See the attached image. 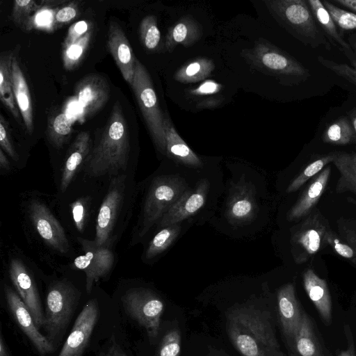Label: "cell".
I'll list each match as a JSON object with an SVG mask.
<instances>
[{"instance_id":"cell-1","label":"cell","mask_w":356,"mask_h":356,"mask_svg":"<svg viewBox=\"0 0 356 356\" xmlns=\"http://www.w3.org/2000/svg\"><path fill=\"white\" fill-rule=\"evenodd\" d=\"M225 324L229 339L241 356H286L268 310L237 305L226 312Z\"/></svg>"},{"instance_id":"cell-2","label":"cell","mask_w":356,"mask_h":356,"mask_svg":"<svg viewBox=\"0 0 356 356\" xmlns=\"http://www.w3.org/2000/svg\"><path fill=\"white\" fill-rule=\"evenodd\" d=\"M131 145L129 129L118 102L85 161L82 170L89 177H113L129 174Z\"/></svg>"},{"instance_id":"cell-3","label":"cell","mask_w":356,"mask_h":356,"mask_svg":"<svg viewBox=\"0 0 356 356\" xmlns=\"http://www.w3.org/2000/svg\"><path fill=\"white\" fill-rule=\"evenodd\" d=\"M264 3L276 21L304 45L331 50L332 46L320 29L307 1L267 0Z\"/></svg>"},{"instance_id":"cell-4","label":"cell","mask_w":356,"mask_h":356,"mask_svg":"<svg viewBox=\"0 0 356 356\" xmlns=\"http://www.w3.org/2000/svg\"><path fill=\"white\" fill-rule=\"evenodd\" d=\"M241 56L253 68L277 78L282 84L296 86L311 77L310 71L295 58L264 40L244 49Z\"/></svg>"},{"instance_id":"cell-5","label":"cell","mask_w":356,"mask_h":356,"mask_svg":"<svg viewBox=\"0 0 356 356\" xmlns=\"http://www.w3.org/2000/svg\"><path fill=\"white\" fill-rule=\"evenodd\" d=\"M130 175L131 172L111 179L96 219L94 241L98 246L111 247L122 229V218L131 203Z\"/></svg>"},{"instance_id":"cell-6","label":"cell","mask_w":356,"mask_h":356,"mask_svg":"<svg viewBox=\"0 0 356 356\" xmlns=\"http://www.w3.org/2000/svg\"><path fill=\"white\" fill-rule=\"evenodd\" d=\"M188 188L185 179L179 176L155 177L146 195L132 243L143 237L153 225L157 224Z\"/></svg>"},{"instance_id":"cell-7","label":"cell","mask_w":356,"mask_h":356,"mask_svg":"<svg viewBox=\"0 0 356 356\" xmlns=\"http://www.w3.org/2000/svg\"><path fill=\"white\" fill-rule=\"evenodd\" d=\"M80 293L69 281L56 280L49 286L43 328L47 339L54 345L68 325Z\"/></svg>"},{"instance_id":"cell-8","label":"cell","mask_w":356,"mask_h":356,"mask_svg":"<svg viewBox=\"0 0 356 356\" xmlns=\"http://www.w3.org/2000/svg\"><path fill=\"white\" fill-rule=\"evenodd\" d=\"M25 214L28 225L44 247L59 255H67L71 247L65 229L44 200L31 197Z\"/></svg>"},{"instance_id":"cell-9","label":"cell","mask_w":356,"mask_h":356,"mask_svg":"<svg viewBox=\"0 0 356 356\" xmlns=\"http://www.w3.org/2000/svg\"><path fill=\"white\" fill-rule=\"evenodd\" d=\"M157 149L165 154L164 113L161 112L150 76L145 66L136 60L131 85Z\"/></svg>"},{"instance_id":"cell-10","label":"cell","mask_w":356,"mask_h":356,"mask_svg":"<svg viewBox=\"0 0 356 356\" xmlns=\"http://www.w3.org/2000/svg\"><path fill=\"white\" fill-rule=\"evenodd\" d=\"M330 226L325 216L314 208L291 229V253L296 264L308 261L326 247L325 236Z\"/></svg>"},{"instance_id":"cell-11","label":"cell","mask_w":356,"mask_h":356,"mask_svg":"<svg viewBox=\"0 0 356 356\" xmlns=\"http://www.w3.org/2000/svg\"><path fill=\"white\" fill-rule=\"evenodd\" d=\"M122 302L127 314L145 328L150 340H155L165 309L160 296L149 289L131 288L123 295Z\"/></svg>"},{"instance_id":"cell-12","label":"cell","mask_w":356,"mask_h":356,"mask_svg":"<svg viewBox=\"0 0 356 356\" xmlns=\"http://www.w3.org/2000/svg\"><path fill=\"white\" fill-rule=\"evenodd\" d=\"M77 240L84 254L74 259L72 266L85 273L86 291L90 293L94 283L111 272L114 264V254L111 247L98 246L94 240L81 237Z\"/></svg>"},{"instance_id":"cell-13","label":"cell","mask_w":356,"mask_h":356,"mask_svg":"<svg viewBox=\"0 0 356 356\" xmlns=\"http://www.w3.org/2000/svg\"><path fill=\"white\" fill-rule=\"evenodd\" d=\"M8 274L15 291L30 311L38 329L43 328L44 314L33 274L25 261L19 257H11Z\"/></svg>"},{"instance_id":"cell-14","label":"cell","mask_w":356,"mask_h":356,"mask_svg":"<svg viewBox=\"0 0 356 356\" xmlns=\"http://www.w3.org/2000/svg\"><path fill=\"white\" fill-rule=\"evenodd\" d=\"M8 307L19 327L41 355L54 352V345L40 332L26 305L10 286L4 285Z\"/></svg>"},{"instance_id":"cell-15","label":"cell","mask_w":356,"mask_h":356,"mask_svg":"<svg viewBox=\"0 0 356 356\" xmlns=\"http://www.w3.org/2000/svg\"><path fill=\"white\" fill-rule=\"evenodd\" d=\"M99 315L97 299L89 300L77 316L58 356H82L95 329Z\"/></svg>"},{"instance_id":"cell-16","label":"cell","mask_w":356,"mask_h":356,"mask_svg":"<svg viewBox=\"0 0 356 356\" xmlns=\"http://www.w3.org/2000/svg\"><path fill=\"white\" fill-rule=\"evenodd\" d=\"M277 301L282 333L289 350L292 348L304 313L296 297L293 283H287L280 288Z\"/></svg>"},{"instance_id":"cell-17","label":"cell","mask_w":356,"mask_h":356,"mask_svg":"<svg viewBox=\"0 0 356 356\" xmlns=\"http://www.w3.org/2000/svg\"><path fill=\"white\" fill-rule=\"evenodd\" d=\"M209 189V181L200 179L195 188H188L172 207L160 219L157 227H164L179 223L195 214L204 204Z\"/></svg>"},{"instance_id":"cell-18","label":"cell","mask_w":356,"mask_h":356,"mask_svg":"<svg viewBox=\"0 0 356 356\" xmlns=\"http://www.w3.org/2000/svg\"><path fill=\"white\" fill-rule=\"evenodd\" d=\"M257 206L252 186L244 180L233 186L227 201L226 216L234 224L248 222L254 219Z\"/></svg>"},{"instance_id":"cell-19","label":"cell","mask_w":356,"mask_h":356,"mask_svg":"<svg viewBox=\"0 0 356 356\" xmlns=\"http://www.w3.org/2000/svg\"><path fill=\"white\" fill-rule=\"evenodd\" d=\"M108 47L124 80L131 85L136 59L124 31L115 22H111L108 31Z\"/></svg>"},{"instance_id":"cell-20","label":"cell","mask_w":356,"mask_h":356,"mask_svg":"<svg viewBox=\"0 0 356 356\" xmlns=\"http://www.w3.org/2000/svg\"><path fill=\"white\" fill-rule=\"evenodd\" d=\"M330 174L331 166L328 165L313 178L287 213L289 221L301 220L311 213L324 193Z\"/></svg>"},{"instance_id":"cell-21","label":"cell","mask_w":356,"mask_h":356,"mask_svg":"<svg viewBox=\"0 0 356 356\" xmlns=\"http://www.w3.org/2000/svg\"><path fill=\"white\" fill-rule=\"evenodd\" d=\"M304 289L316 307L323 323L328 326L332 320V304L328 284L313 269L307 268L302 274Z\"/></svg>"},{"instance_id":"cell-22","label":"cell","mask_w":356,"mask_h":356,"mask_svg":"<svg viewBox=\"0 0 356 356\" xmlns=\"http://www.w3.org/2000/svg\"><path fill=\"white\" fill-rule=\"evenodd\" d=\"M91 149L92 145L89 132H80L70 147L62 168L59 184L60 193L65 192L78 171L82 169Z\"/></svg>"},{"instance_id":"cell-23","label":"cell","mask_w":356,"mask_h":356,"mask_svg":"<svg viewBox=\"0 0 356 356\" xmlns=\"http://www.w3.org/2000/svg\"><path fill=\"white\" fill-rule=\"evenodd\" d=\"M108 86L101 76L92 74L83 79L76 88V97L83 114L99 110L107 101Z\"/></svg>"},{"instance_id":"cell-24","label":"cell","mask_w":356,"mask_h":356,"mask_svg":"<svg viewBox=\"0 0 356 356\" xmlns=\"http://www.w3.org/2000/svg\"><path fill=\"white\" fill-rule=\"evenodd\" d=\"M293 352L298 356H328L312 318L304 312L302 321L293 340Z\"/></svg>"},{"instance_id":"cell-25","label":"cell","mask_w":356,"mask_h":356,"mask_svg":"<svg viewBox=\"0 0 356 356\" xmlns=\"http://www.w3.org/2000/svg\"><path fill=\"white\" fill-rule=\"evenodd\" d=\"M164 130L165 154L168 157L188 167L197 168L202 166L200 159L177 132L168 113H164Z\"/></svg>"},{"instance_id":"cell-26","label":"cell","mask_w":356,"mask_h":356,"mask_svg":"<svg viewBox=\"0 0 356 356\" xmlns=\"http://www.w3.org/2000/svg\"><path fill=\"white\" fill-rule=\"evenodd\" d=\"M314 18L327 40L331 44L342 51L349 59L354 57L353 51L342 32L329 12L319 0H307Z\"/></svg>"},{"instance_id":"cell-27","label":"cell","mask_w":356,"mask_h":356,"mask_svg":"<svg viewBox=\"0 0 356 356\" xmlns=\"http://www.w3.org/2000/svg\"><path fill=\"white\" fill-rule=\"evenodd\" d=\"M10 70L16 104L22 116L27 131L31 134L33 131V115L29 89L24 73L15 56H12Z\"/></svg>"},{"instance_id":"cell-28","label":"cell","mask_w":356,"mask_h":356,"mask_svg":"<svg viewBox=\"0 0 356 356\" xmlns=\"http://www.w3.org/2000/svg\"><path fill=\"white\" fill-rule=\"evenodd\" d=\"M200 24L191 16H184L168 29L165 47L172 51L179 44L188 47L197 42L202 35Z\"/></svg>"},{"instance_id":"cell-29","label":"cell","mask_w":356,"mask_h":356,"mask_svg":"<svg viewBox=\"0 0 356 356\" xmlns=\"http://www.w3.org/2000/svg\"><path fill=\"white\" fill-rule=\"evenodd\" d=\"M332 163L339 175L336 193H350L356 196V152L336 151Z\"/></svg>"},{"instance_id":"cell-30","label":"cell","mask_w":356,"mask_h":356,"mask_svg":"<svg viewBox=\"0 0 356 356\" xmlns=\"http://www.w3.org/2000/svg\"><path fill=\"white\" fill-rule=\"evenodd\" d=\"M321 140L324 143L337 146L356 144V135L348 115H341L327 124Z\"/></svg>"},{"instance_id":"cell-31","label":"cell","mask_w":356,"mask_h":356,"mask_svg":"<svg viewBox=\"0 0 356 356\" xmlns=\"http://www.w3.org/2000/svg\"><path fill=\"white\" fill-rule=\"evenodd\" d=\"M215 69L212 60L200 57L182 65L174 74V79L181 83H193L209 76Z\"/></svg>"},{"instance_id":"cell-32","label":"cell","mask_w":356,"mask_h":356,"mask_svg":"<svg viewBox=\"0 0 356 356\" xmlns=\"http://www.w3.org/2000/svg\"><path fill=\"white\" fill-rule=\"evenodd\" d=\"M13 55H1L0 59V97L3 104L17 120L19 119V111L14 97L10 75V61Z\"/></svg>"},{"instance_id":"cell-33","label":"cell","mask_w":356,"mask_h":356,"mask_svg":"<svg viewBox=\"0 0 356 356\" xmlns=\"http://www.w3.org/2000/svg\"><path fill=\"white\" fill-rule=\"evenodd\" d=\"M222 90V85L211 80L207 79L197 87L186 90L187 96L194 101L200 100L197 107L200 108H213L220 104V98L217 95Z\"/></svg>"},{"instance_id":"cell-34","label":"cell","mask_w":356,"mask_h":356,"mask_svg":"<svg viewBox=\"0 0 356 356\" xmlns=\"http://www.w3.org/2000/svg\"><path fill=\"white\" fill-rule=\"evenodd\" d=\"M335 152H331L324 154H318L309 162L307 166L297 177L289 184L286 193H291L298 190L312 177H315L329 163H332L335 157Z\"/></svg>"},{"instance_id":"cell-35","label":"cell","mask_w":356,"mask_h":356,"mask_svg":"<svg viewBox=\"0 0 356 356\" xmlns=\"http://www.w3.org/2000/svg\"><path fill=\"white\" fill-rule=\"evenodd\" d=\"M180 230V222L163 227L149 241L145 252V259H152L165 251L177 238Z\"/></svg>"},{"instance_id":"cell-36","label":"cell","mask_w":356,"mask_h":356,"mask_svg":"<svg viewBox=\"0 0 356 356\" xmlns=\"http://www.w3.org/2000/svg\"><path fill=\"white\" fill-rule=\"evenodd\" d=\"M72 131V122L67 114L60 113L49 122L47 135L49 141L56 148L66 143Z\"/></svg>"},{"instance_id":"cell-37","label":"cell","mask_w":356,"mask_h":356,"mask_svg":"<svg viewBox=\"0 0 356 356\" xmlns=\"http://www.w3.org/2000/svg\"><path fill=\"white\" fill-rule=\"evenodd\" d=\"M90 35L88 31L77 40L64 44L63 60L66 70H72L79 63L89 44Z\"/></svg>"},{"instance_id":"cell-38","label":"cell","mask_w":356,"mask_h":356,"mask_svg":"<svg viewBox=\"0 0 356 356\" xmlns=\"http://www.w3.org/2000/svg\"><path fill=\"white\" fill-rule=\"evenodd\" d=\"M317 60L323 67L356 87V59L355 57L348 59L350 65L338 63L321 56H318Z\"/></svg>"},{"instance_id":"cell-39","label":"cell","mask_w":356,"mask_h":356,"mask_svg":"<svg viewBox=\"0 0 356 356\" xmlns=\"http://www.w3.org/2000/svg\"><path fill=\"white\" fill-rule=\"evenodd\" d=\"M140 36L144 47L148 50L156 49L161 40V33L157 26L156 17L147 15L140 24Z\"/></svg>"},{"instance_id":"cell-40","label":"cell","mask_w":356,"mask_h":356,"mask_svg":"<svg viewBox=\"0 0 356 356\" xmlns=\"http://www.w3.org/2000/svg\"><path fill=\"white\" fill-rule=\"evenodd\" d=\"M322 3L341 31L356 30L355 13L342 9L330 1L323 0Z\"/></svg>"},{"instance_id":"cell-41","label":"cell","mask_w":356,"mask_h":356,"mask_svg":"<svg viewBox=\"0 0 356 356\" xmlns=\"http://www.w3.org/2000/svg\"><path fill=\"white\" fill-rule=\"evenodd\" d=\"M181 349V332L178 327H173L168 330L163 337L156 356H180Z\"/></svg>"},{"instance_id":"cell-42","label":"cell","mask_w":356,"mask_h":356,"mask_svg":"<svg viewBox=\"0 0 356 356\" xmlns=\"http://www.w3.org/2000/svg\"><path fill=\"white\" fill-rule=\"evenodd\" d=\"M325 243L330 246L335 253L341 257L348 260L351 263L355 257V252L352 247L348 245L339 234L330 226L325 233Z\"/></svg>"},{"instance_id":"cell-43","label":"cell","mask_w":356,"mask_h":356,"mask_svg":"<svg viewBox=\"0 0 356 356\" xmlns=\"http://www.w3.org/2000/svg\"><path fill=\"white\" fill-rule=\"evenodd\" d=\"M89 197H81L70 205L74 225L77 231L83 232L86 226L89 212Z\"/></svg>"},{"instance_id":"cell-44","label":"cell","mask_w":356,"mask_h":356,"mask_svg":"<svg viewBox=\"0 0 356 356\" xmlns=\"http://www.w3.org/2000/svg\"><path fill=\"white\" fill-rule=\"evenodd\" d=\"M336 223L337 232L355 252V257L352 264L356 266V218L341 217Z\"/></svg>"},{"instance_id":"cell-45","label":"cell","mask_w":356,"mask_h":356,"mask_svg":"<svg viewBox=\"0 0 356 356\" xmlns=\"http://www.w3.org/2000/svg\"><path fill=\"white\" fill-rule=\"evenodd\" d=\"M38 6L31 0H16L13 10V19L16 25L24 26L28 24V19L31 12L36 10Z\"/></svg>"},{"instance_id":"cell-46","label":"cell","mask_w":356,"mask_h":356,"mask_svg":"<svg viewBox=\"0 0 356 356\" xmlns=\"http://www.w3.org/2000/svg\"><path fill=\"white\" fill-rule=\"evenodd\" d=\"M0 145L3 152L14 161H17L19 160V156L10 140L6 123L1 115L0 118Z\"/></svg>"},{"instance_id":"cell-47","label":"cell","mask_w":356,"mask_h":356,"mask_svg":"<svg viewBox=\"0 0 356 356\" xmlns=\"http://www.w3.org/2000/svg\"><path fill=\"white\" fill-rule=\"evenodd\" d=\"M88 24L86 21H80L74 24L68 31L64 44H67L77 40L88 32Z\"/></svg>"},{"instance_id":"cell-48","label":"cell","mask_w":356,"mask_h":356,"mask_svg":"<svg viewBox=\"0 0 356 356\" xmlns=\"http://www.w3.org/2000/svg\"><path fill=\"white\" fill-rule=\"evenodd\" d=\"M343 331L346 339V348L341 350L338 356H356V348L352 329L348 324L343 325Z\"/></svg>"},{"instance_id":"cell-49","label":"cell","mask_w":356,"mask_h":356,"mask_svg":"<svg viewBox=\"0 0 356 356\" xmlns=\"http://www.w3.org/2000/svg\"><path fill=\"white\" fill-rule=\"evenodd\" d=\"M77 14L76 8L73 5L65 6L55 14V20L58 23H66L74 19Z\"/></svg>"},{"instance_id":"cell-50","label":"cell","mask_w":356,"mask_h":356,"mask_svg":"<svg viewBox=\"0 0 356 356\" xmlns=\"http://www.w3.org/2000/svg\"><path fill=\"white\" fill-rule=\"evenodd\" d=\"M35 24L39 26H49L53 21V14L50 10L40 11L34 19Z\"/></svg>"},{"instance_id":"cell-51","label":"cell","mask_w":356,"mask_h":356,"mask_svg":"<svg viewBox=\"0 0 356 356\" xmlns=\"http://www.w3.org/2000/svg\"><path fill=\"white\" fill-rule=\"evenodd\" d=\"M98 356H128L120 347V346L112 339V342L110 343L106 350L99 353Z\"/></svg>"},{"instance_id":"cell-52","label":"cell","mask_w":356,"mask_h":356,"mask_svg":"<svg viewBox=\"0 0 356 356\" xmlns=\"http://www.w3.org/2000/svg\"><path fill=\"white\" fill-rule=\"evenodd\" d=\"M0 168L1 170L5 172V173L9 172L11 168L9 160L1 148L0 149Z\"/></svg>"},{"instance_id":"cell-53","label":"cell","mask_w":356,"mask_h":356,"mask_svg":"<svg viewBox=\"0 0 356 356\" xmlns=\"http://www.w3.org/2000/svg\"><path fill=\"white\" fill-rule=\"evenodd\" d=\"M333 3L347 8L356 13V0H334Z\"/></svg>"},{"instance_id":"cell-54","label":"cell","mask_w":356,"mask_h":356,"mask_svg":"<svg viewBox=\"0 0 356 356\" xmlns=\"http://www.w3.org/2000/svg\"><path fill=\"white\" fill-rule=\"evenodd\" d=\"M207 356H230L222 349H218L212 346L209 347Z\"/></svg>"},{"instance_id":"cell-55","label":"cell","mask_w":356,"mask_h":356,"mask_svg":"<svg viewBox=\"0 0 356 356\" xmlns=\"http://www.w3.org/2000/svg\"><path fill=\"white\" fill-rule=\"evenodd\" d=\"M347 115L352 123L353 127L356 135V107H354L349 111H348Z\"/></svg>"},{"instance_id":"cell-56","label":"cell","mask_w":356,"mask_h":356,"mask_svg":"<svg viewBox=\"0 0 356 356\" xmlns=\"http://www.w3.org/2000/svg\"><path fill=\"white\" fill-rule=\"evenodd\" d=\"M347 41L353 51L354 57H355V58L356 59V33L349 35Z\"/></svg>"},{"instance_id":"cell-57","label":"cell","mask_w":356,"mask_h":356,"mask_svg":"<svg viewBox=\"0 0 356 356\" xmlns=\"http://www.w3.org/2000/svg\"><path fill=\"white\" fill-rule=\"evenodd\" d=\"M0 356H10L2 334L0 337Z\"/></svg>"},{"instance_id":"cell-58","label":"cell","mask_w":356,"mask_h":356,"mask_svg":"<svg viewBox=\"0 0 356 356\" xmlns=\"http://www.w3.org/2000/svg\"><path fill=\"white\" fill-rule=\"evenodd\" d=\"M289 356H298L296 354H295L293 352H290L289 351Z\"/></svg>"}]
</instances>
